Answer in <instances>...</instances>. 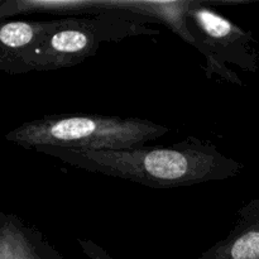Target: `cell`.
Returning a JSON list of instances; mask_svg holds the SVG:
<instances>
[{"instance_id": "6da1fadb", "label": "cell", "mask_w": 259, "mask_h": 259, "mask_svg": "<svg viewBox=\"0 0 259 259\" xmlns=\"http://www.w3.org/2000/svg\"><path fill=\"white\" fill-rule=\"evenodd\" d=\"M34 151L76 168L153 189L224 181L238 176L244 168L240 162L220 152L214 143L192 136L169 146L103 151L43 146Z\"/></svg>"}, {"instance_id": "7a4b0ae2", "label": "cell", "mask_w": 259, "mask_h": 259, "mask_svg": "<svg viewBox=\"0 0 259 259\" xmlns=\"http://www.w3.org/2000/svg\"><path fill=\"white\" fill-rule=\"evenodd\" d=\"M168 132L167 126L141 118L47 115L20 124L5 139L27 149L50 146L103 151L144 146Z\"/></svg>"}, {"instance_id": "3957f363", "label": "cell", "mask_w": 259, "mask_h": 259, "mask_svg": "<svg viewBox=\"0 0 259 259\" xmlns=\"http://www.w3.org/2000/svg\"><path fill=\"white\" fill-rule=\"evenodd\" d=\"M146 18L125 13H96L88 17L62 18L28 62V72L55 71L83 62L106 42L136 35H156L159 30L146 24Z\"/></svg>"}, {"instance_id": "277c9868", "label": "cell", "mask_w": 259, "mask_h": 259, "mask_svg": "<svg viewBox=\"0 0 259 259\" xmlns=\"http://www.w3.org/2000/svg\"><path fill=\"white\" fill-rule=\"evenodd\" d=\"M186 24L195 48L204 56L207 78L219 76L224 81L242 86L239 76L228 65L248 72L258 68V51L253 33L220 15L199 2H189Z\"/></svg>"}, {"instance_id": "5b68a950", "label": "cell", "mask_w": 259, "mask_h": 259, "mask_svg": "<svg viewBox=\"0 0 259 259\" xmlns=\"http://www.w3.org/2000/svg\"><path fill=\"white\" fill-rule=\"evenodd\" d=\"M62 23L57 20H10L0 27V71L28 72V62L43 40Z\"/></svg>"}, {"instance_id": "8992f818", "label": "cell", "mask_w": 259, "mask_h": 259, "mask_svg": "<svg viewBox=\"0 0 259 259\" xmlns=\"http://www.w3.org/2000/svg\"><path fill=\"white\" fill-rule=\"evenodd\" d=\"M0 259H65L40 230L13 212H0Z\"/></svg>"}, {"instance_id": "52a82bcc", "label": "cell", "mask_w": 259, "mask_h": 259, "mask_svg": "<svg viewBox=\"0 0 259 259\" xmlns=\"http://www.w3.org/2000/svg\"><path fill=\"white\" fill-rule=\"evenodd\" d=\"M199 259H259V199L243 205L229 234L201 253Z\"/></svg>"}, {"instance_id": "ba28073f", "label": "cell", "mask_w": 259, "mask_h": 259, "mask_svg": "<svg viewBox=\"0 0 259 259\" xmlns=\"http://www.w3.org/2000/svg\"><path fill=\"white\" fill-rule=\"evenodd\" d=\"M78 245L88 259H114L101 245L90 239H77Z\"/></svg>"}]
</instances>
